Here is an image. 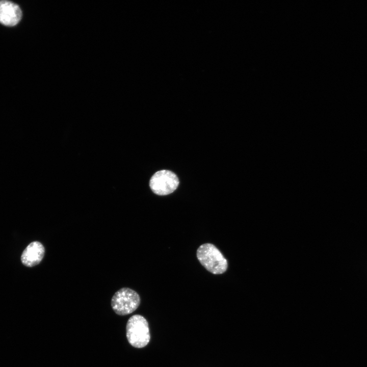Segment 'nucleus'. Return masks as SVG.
I'll return each mask as SVG.
<instances>
[{
  "instance_id": "f257e3e1",
  "label": "nucleus",
  "mask_w": 367,
  "mask_h": 367,
  "mask_svg": "<svg viewBox=\"0 0 367 367\" xmlns=\"http://www.w3.org/2000/svg\"><path fill=\"white\" fill-rule=\"evenodd\" d=\"M196 255L200 263L213 274H221L228 268V263L220 250L213 244L205 243L197 250Z\"/></svg>"
},
{
  "instance_id": "7ed1b4c3",
  "label": "nucleus",
  "mask_w": 367,
  "mask_h": 367,
  "mask_svg": "<svg viewBox=\"0 0 367 367\" xmlns=\"http://www.w3.org/2000/svg\"><path fill=\"white\" fill-rule=\"evenodd\" d=\"M140 304L139 294L134 290L123 287L117 291L111 300L112 308L120 316L130 314L136 310Z\"/></svg>"
},
{
  "instance_id": "423d86ee",
  "label": "nucleus",
  "mask_w": 367,
  "mask_h": 367,
  "mask_svg": "<svg viewBox=\"0 0 367 367\" xmlns=\"http://www.w3.org/2000/svg\"><path fill=\"white\" fill-rule=\"evenodd\" d=\"M44 253V247L40 242H33L23 251L21 256V261L27 267H34L41 262Z\"/></svg>"
},
{
  "instance_id": "39448f33",
  "label": "nucleus",
  "mask_w": 367,
  "mask_h": 367,
  "mask_svg": "<svg viewBox=\"0 0 367 367\" xmlns=\"http://www.w3.org/2000/svg\"><path fill=\"white\" fill-rule=\"evenodd\" d=\"M22 11L16 4L6 0L0 1V23L7 27H13L21 19Z\"/></svg>"
},
{
  "instance_id": "f03ea898",
  "label": "nucleus",
  "mask_w": 367,
  "mask_h": 367,
  "mask_svg": "<svg viewBox=\"0 0 367 367\" xmlns=\"http://www.w3.org/2000/svg\"><path fill=\"white\" fill-rule=\"evenodd\" d=\"M126 330L127 340L133 347L141 348L149 343L150 334L148 323L142 316H132L127 321Z\"/></svg>"
},
{
  "instance_id": "20e7f679",
  "label": "nucleus",
  "mask_w": 367,
  "mask_h": 367,
  "mask_svg": "<svg viewBox=\"0 0 367 367\" xmlns=\"http://www.w3.org/2000/svg\"><path fill=\"white\" fill-rule=\"evenodd\" d=\"M179 185L177 176L172 171L163 170L151 177L149 186L152 192L158 195H166L173 192Z\"/></svg>"
}]
</instances>
